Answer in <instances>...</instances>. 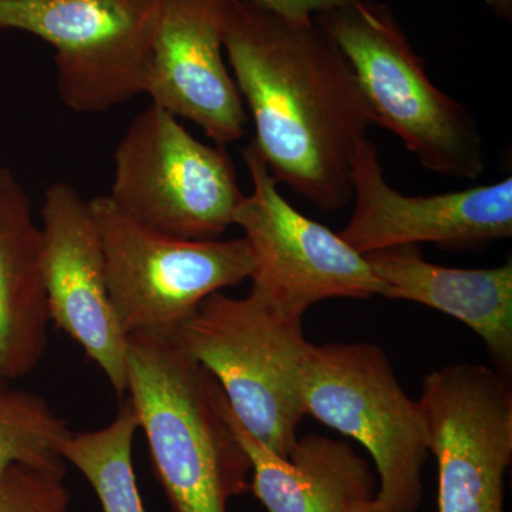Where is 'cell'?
<instances>
[{
  "label": "cell",
  "mask_w": 512,
  "mask_h": 512,
  "mask_svg": "<svg viewBox=\"0 0 512 512\" xmlns=\"http://www.w3.org/2000/svg\"><path fill=\"white\" fill-rule=\"evenodd\" d=\"M224 47L254 121L252 143L275 180L322 212L343 210L357 144L375 119L332 37L316 18L292 22L231 0Z\"/></svg>",
  "instance_id": "6da1fadb"
},
{
  "label": "cell",
  "mask_w": 512,
  "mask_h": 512,
  "mask_svg": "<svg viewBox=\"0 0 512 512\" xmlns=\"http://www.w3.org/2000/svg\"><path fill=\"white\" fill-rule=\"evenodd\" d=\"M127 399L174 512H228L251 464L214 377L168 335L127 336Z\"/></svg>",
  "instance_id": "7a4b0ae2"
},
{
  "label": "cell",
  "mask_w": 512,
  "mask_h": 512,
  "mask_svg": "<svg viewBox=\"0 0 512 512\" xmlns=\"http://www.w3.org/2000/svg\"><path fill=\"white\" fill-rule=\"evenodd\" d=\"M315 18L352 66L377 126L399 137L431 173L461 180L484 173L487 157L473 114L431 82L390 6L355 0Z\"/></svg>",
  "instance_id": "3957f363"
},
{
  "label": "cell",
  "mask_w": 512,
  "mask_h": 512,
  "mask_svg": "<svg viewBox=\"0 0 512 512\" xmlns=\"http://www.w3.org/2000/svg\"><path fill=\"white\" fill-rule=\"evenodd\" d=\"M302 319L252 293L217 292L168 335L214 377L239 423L282 457L295 447L306 416L301 375L311 343Z\"/></svg>",
  "instance_id": "277c9868"
},
{
  "label": "cell",
  "mask_w": 512,
  "mask_h": 512,
  "mask_svg": "<svg viewBox=\"0 0 512 512\" xmlns=\"http://www.w3.org/2000/svg\"><path fill=\"white\" fill-rule=\"evenodd\" d=\"M306 416L366 448L377 474L382 512H416L423 498L429 440L419 400L403 389L375 343L309 345L302 365Z\"/></svg>",
  "instance_id": "5b68a950"
},
{
  "label": "cell",
  "mask_w": 512,
  "mask_h": 512,
  "mask_svg": "<svg viewBox=\"0 0 512 512\" xmlns=\"http://www.w3.org/2000/svg\"><path fill=\"white\" fill-rule=\"evenodd\" d=\"M106 195L144 227L181 239H218L234 225L244 192L227 148L197 140L150 104L117 144Z\"/></svg>",
  "instance_id": "8992f818"
},
{
  "label": "cell",
  "mask_w": 512,
  "mask_h": 512,
  "mask_svg": "<svg viewBox=\"0 0 512 512\" xmlns=\"http://www.w3.org/2000/svg\"><path fill=\"white\" fill-rule=\"evenodd\" d=\"M110 301L126 335H171L208 296L254 272L247 239L168 237L131 220L103 197L90 200Z\"/></svg>",
  "instance_id": "52a82bcc"
},
{
  "label": "cell",
  "mask_w": 512,
  "mask_h": 512,
  "mask_svg": "<svg viewBox=\"0 0 512 512\" xmlns=\"http://www.w3.org/2000/svg\"><path fill=\"white\" fill-rule=\"evenodd\" d=\"M164 0H0V32L20 30L55 49L67 109L109 111L146 93Z\"/></svg>",
  "instance_id": "ba28073f"
},
{
  "label": "cell",
  "mask_w": 512,
  "mask_h": 512,
  "mask_svg": "<svg viewBox=\"0 0 512 512\" xmlns=\"http://www.w3.org/2000/svg\"><path fill=\"white\" fill-rule=\"evenodd\" d=\"M241 154L252 191L239 204L234 225L254 259L249 293L295 318L326 299L387 298V286L365 255L286 201L252 141Z\"/></svg>",
  "instance_id": "9c48e42d"
},
{
  "label": "cell",
  "mask_w": 512,
  "mask_h": 512,
  "mask_svg": "<svg viewBox=\"0 0 512 512\" xmlns=\"http://www.w3.org/2000/svg\"><path fill=\"white\" fill-rule=\"evenodd\" d=\"M419 403L439 467V512H505L510 377L477 363L444 366L424 376Z\"/></svg>",
  "instance_id": "30bf717a"
},
{
  "label": "cell",
  "mask_w": 512,
  "mask_h": 512,
  "mask_svg": "<svg viewBox=\"0 0 512 512\" xmlns=\"http://www.w3.org/2000/svg\"><path fill=\"white\" fill-rule=\"evenodd\" d=\"M355 208L340 238L359 254L436 244L450 251L512 237V178L467 190L406 195L384 178L376 144H357L350 167Z\"/></svg>",
  "instance_id": "8fae6325"
},
{
  "label": "cell",
  "mask_w": 512,
  "mask_h": 512,
  "mask_svg": "<svg viewBox=\"0 0 512 512\" xmlns=\"http://www.w3.org/2000/svg\"><path fill=\"white\" fill-rule=\"evenodd\" d=\"M50 319L99 367L114 393H127V335L110 301L99 228L72 184L50 185L40 211Z\"/></svg>",
  "instance_id": "7c38bea8"
},
{
  "label": "cell",
  "mask_w": 512,
  "mask_h": 512,
  "mask_svg": "<svg viewBox=\"0 0 512 512\" xmlns=\"http://www.w3.org/2000/svg\"><path fill=\"white\" fill-rule=\"evenodd\" d=\"M229 9L231 0H164L144 93L225 148L242 140L249 124L224 60Z\"/></svg>",
  "instance_id": "4fadbf2b"
},
{
  "label": "cell",
  "mask_w": 512,
  "mask_h": 512,
  "mask_svg": "<svg viewBox=\"0 0 512 512\" xmlns=\"http://www.w3.org/2000/svg\"><path fill=\"white\" fill-rule=\"evenodd\" d=\"M229 423L251 464L249 490L268 512H349L375 500L377 478L346 441L308 434L286 457L241 423L227 402Z\"/></svg>",
  "instance_id": "5bb4252c"
},
{
  "label": "cell",
  "mask_w": 512,
  "mask_h": 512,
  "mask_svg": "<svg viewBox=\"0 0 512 512\" xmlns=\"http://www.w3.org/2000/svg\"><path fill=\"white\" fill-rule=\"evenodd\" d=\"M387 286V298L420 303L464 323L487 346L495 369L512 367V262L497 268H448L431 264L417 247L365 255Z\"/></svg>",
  "instance_id": "9a60e30c"
},
{
  "label": "cell",
  "mask_w": 512,
  "mask_h": 512,
  "mask_svg": "<svg viewBox=\"0 0 512 512\" xmlns=\"http://www.w3.org/2000/svg\"><path fill=\"white\" fill-rule=\"evenodd\" d=\"M50 322L42 231L28 192L0 168V375L15 382L40 365Z\"/></svg>",
  "instance_id": "2e32d148"
},
{
  "label": "cell",
  "mask_w": 512,
  "mask_h": 512,
  "mask_svg": "<svg viewBox=\"0 0 512 512\" xmlns=\"http://www.w3.org/2000/svg\"><path fill=\"white\" fill-rule=\"evenodd\" d=\"M138 430L136 409L127 399L106 427L72 433L64 443V461L92 485L103 512H146L133 466Z\"/></svg>",
  "instance_id": "e0dca14e"
},
{
  "label": "cell",
  "mask_w": 512,
  "mask_h": 512,
  "mask_svg": "<svg viewBox=\"0 0 512 512\" xmlns=\"http://www.w3.org/2000/svg\"><path fill=\"white\" fill-rule=\"evenodd\" d=\"M12 383L0 375V476L13 466L66 471L67 421L45 397Z\"/></svg>",
  "instance_id": "ac0fdd59"
},
{
  "label": "cell",
  "mask_w": 512,
  "mask_h": 512,
  "mask_svg": "<svg viewBox=\"0 0 512 512\" xmlns=\"http://www.w3.org/2000/svg\"><path fill=\"white\" fill-rule=\"evenodd\" d=\"M66 471L13 466L0 476V512H74Z\"/></svg>",
  "instance_id": "d6986e66"
},
{
  "label": "cell",
  "mask_w": 512,
  "mask_h": 512,
  "mask_svg": "<svg viewBox=\"0 0 512 512\" xmlns=\"http://www.w3.org/2000/svg\"><path fill=\"white\" fill-rule=\"evenodd\" d=\"M254 2L292 22H308L320 13L342 8L355 0H254Z\"/></svg>",
  "instance_id": "ffe728a7"
},
{
  "label": "cell",
  "mask_w": 512,
  "mask_h": 512,
  "mask_svg": "<svg viewBox=\"0 0 512 512\" xmlns=\"http://www.w3.org/2000/svg\"><path fill=\"white\" fill-rule=\"evenodd\" d=\"M495 15L505 20L512 18V0H485Z\"/></svg>",
  "instance_id": "44dd1931"
},
{
  "label": "cell",
  "mask_w": 512,
  "mask_h": 512,
  "mask_svg": "<svg viewBox=\"0 0 512 512\" xmlns=\"http://www.w3.org/2000/svg\"><path fill=\"white\" fill-rule=\"evenodd\" d=\"M349 512H382V510L377 507L375 500H372L367 501L365 504L359 505V507L353 508V510Z\"/></svg>",
  "instance_id": "7402d4cb"
}]
</instances>
